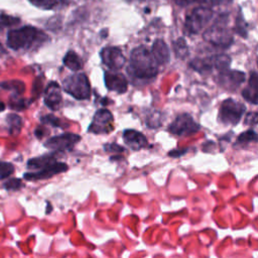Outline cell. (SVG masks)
<instances>
[{
  "mask_svg": "<svg viewBox=\"0 0 258 258\" xmlns=\"http://www.w3.org/2000/svg\"><path fill=\"white\" fill-rule=\"evenodd\" d=\"M62 88L77 100H87L91 96L90 82L84 73H75L67 77L62 82Z\"/></svg>",
  "mask_w": 258,
  "mask_h": 258,
  "instance_id": "277c9868",
  "label": "cell"
},
{
  "mask_svg": "<svg viewBox=\"0 0 258 258\" xmlns=\"http://www.w3.org/2000/svg\"><path fill=\"white\" fill-rule=\"evenodd\" d=\"M55 153H56V151L52 152V153H47V154H44V155H41V156L31 158L27 162V167L29 169H37L38 170V169H41V168L46 167L48 165H51L52 163L57 161Z\"/></svg>",
  "mask_w": 258,
  "mask_h": 258,
  "instance_id": "d6986e66",
  "label": "cell"
},
{
  "mask_svg": "<svg viewBox=\"0 0 258 258\" xmlns=\"http://www.w3.org/2000/svg\"><path fill=\"white\" fill-rule=\"evenodd\" d=\"M3 186L7 190H17L23 186V183L19 178H10L4 182Z\"/></svg>",
  "mask_w": 258,
  "mask_h": 258,
  "instance_id": "f546056e",
  "label": "cell"
},
{
  "mask_svg": "<svg viewBox=\"0 0 258 258\" xmlns=\"http://www.w3.org/2000/svg\"><path fill=\"white\" fill-rule=\"evenodd\" d=\"M68 168H69V166L67 163L56 161V162L52 163L51 165H48L41 169H38L34 172H26L23 174V177L26 180H39V179L50 178L51 176H53L55 174L67 171Z\"/></svg>",
  "mask_w": 258,
  "mask_h": 258,
  "instance_id": "7c38bea8",
  "label": "cell"
},
{
  "mask_svg": "<svg viewBox=\"0 0 258 258\" xmlns=\"http://www.w3.org/2000/svg\"><path fill=\"white\" fill-rule=\"evenodd\" d=\"M186 151H187V149H181V150L174 149V150L169 151V152H168V155H169V156H171V157H179V156L183 155Z\"/></svg>",
  "mask_w": 258,
  "mask_h": 258,
  "instance_id": "836d02e7",
  "label": "cell"
},
{
  "mask_svg": "<svg viewBox=\"0 0 258 258\" xmlns=\"http://www.w3.org/2000/svg\"><path fill=\"white\" fill-rule=\"evenodd\" d=\"M257 81H258L257 80V74H256L255 71H253L250 75L248 86L242 91V95H243L244 99L246 101L252 103L253 105H257V103H258V101H257V98H258Z\"/></svg>",
  "mask_w": 258,
  "mask_h": 258,
  "instance_id": "ac0fdd59",
  "label": "cell"
},
{
  "mask_svg": "<svg viewBox=\"0 0 258 258\" xmlns=\"http://www.w3.org/2000/svg\"><path fill=\"white\" fill-rule=\"evenodd\" d=\"M62 102L60 87L55 82H50L44 90V104L52 111L60 108Z\"/></svg>",
  "mask_w": 258,
  "mask_h": 258,
  "instance_id": "5bb4252c",
  "label": "cell"
},
{
  "mask_svg": "<svg viewBox=\"0 0 258 258\" xmlns=\"http://www.w3.org/2000/svg\"><path fill=\"white\" fill-rule=\"evenodd\" d=\"M192 2H198L203 4L204 6L212 7L216 5H222V4H228L232 2V0H192Z\"/></svg>",
  "mask_w": 258,
  "mask_h": 258,
  "instance_id": "4dcf8cb0",
  "label": "cell"
},
{
  "mask_svg": "<svg viewBox=\"0 0 258 258\" xmlns=\"http://www.w3.org/2000/svg\"><path fill=\"white\" fill-rule=\"evenodd\" d=\"M219 75L217 77V82L218 84L227 89V90H231L234 91L237 88H239L243 82L245 81V73L241 72V71H234V70H230L226 69L224 71L218 72Z\"/></svg>",
  "mask_w": 258,
  "mask_h": 258,
  "instance_id": "8fae6325",
  "label": "cell"
},
{
  "mask_svg": "<svg viewBox=\"0 0 258 258\" xmlns=\"http://www.w3.org/2000/svg\"><path fill=\"white\" fill-rule=\"evenodd\" d=\"M6 122L8 124V128H9V133L12 135H16L20 132L22 125H23V121L22 118L14 113L8 114L6 117Z\"/></svg>",
  "mask_w": 258,
  "mask_h": 258,
  "instance_id": "44dd1931",
  "label": "cell"
},
{
  "mask_svg": "<svg viewBox=\"0 0 258 258\" xmlns=\"http://www.w3.org/2000/svg\"><path fill=\"white\" fill-rule=\"evenodd\" d=\"M157 64H166L169 61V49L162 39H156L150 49Z\"/></svg>",
  "mask_w": 258,
  "mask_h": 258,
  "instance_id": "2e32d148",
  "label": "cell"
},
{
  "mask_svg": "<svg viewBox=\"0 0 258 258\" xmlns=\"http://www.w3.org/2000/svg\"><path fill=\"white\" fill-rule=\"evenodd\" d=\"M80 140H81L80 135L67 132V133H62V134L48 138L44 142V146L56 152H63V151L72 150Z\"/></svg>",
  "mask_w": 258,
  "mask_h": 258,
  "instance_id": "9c48e42d",
  "label": "cell"
},
{
  "mask_svg": "<svg viewBox=\"0 0 258 258\" xmlns=\"http://www.w3.org/2000/svg\"><path fill=\"white\" fill-rule=\"evenodd\" d=\"M245 111L246 107L243 103L231 98L226 99L222 102L219 112V120L226 125H236L241 120Z\"/></svg>",
  "mask_w": 258,
  "mask_h": 258,
  "instance_id": "8992f818",
  "label": "cell"
},
{
  "mask_svg": "<svg viewBox=\"0 0 258 258\" xmlns=\"http://www.w3.org/2000/svg\"><path fill=\"white\" fill-rule=\"evenodd\" d=\"M29 1L34 6L40 9H45V10L55 8L56 6L64 2V0H29Z\"/></svg>",
  "mask_w": 258,
  "mask_h": 258,
  "instance_id": "484cf974",
  "label": "cell"
},
{
  "mask_svg": "<svg viewBox=\"0 0 258 258\" xmlns=\"http://www.w3.org/2000/svg\"><path fill=\"white\" fill-rule=\"evenodd\" d=\"M105 85L109 91L116 92L118 94H123L127 91L128 82L124 75L118 73L117 71H107L104 75Z\"/></svg>",
  "mask_w": 258,
  "mask_h": 258,
  "instance_id": "4fadbf2b",
  "label": "cell"
},
{
  "mask_svg": "<svg viewBox=\"0 0 258 258\" xmlns=\"http://www.w3.org/2000/svg\"><path fill=\"white\" fill-rule=\"evenodd\" d=\"M256 141H257V133L252 129H249V130L243 132L237 138V144H239L241 146H244L251 142H256Z\"/></svg>",
  "mask_w": 258,
  "mask_h": 258,
  "instance_id": "d4e9b609",
  "label": "cell"
},
{
  "mask_svg": "<svg viewBox=\"0 0 258 258\" xmlns=\"http://www.w3.org/2000/svg\"><path fill=\"white\" fill-rule=\"evenodd\" d=\"M48 36L34 26H23L9 30L7 33V45L14 50L29 49L45 42Z\"/></svg>",
  "mask_w": 258,
  "mask_h": 258,
  "instance_id": "7a4b0ae2",
  "label": "cell"
},
{
  "mask_svg": "<svg viewBox=\"0 0 258 258\" xmlns=\"http://www.w3.org/2000/svg\"><path fill=\"white\" fill-rule=\"evenodd\" d=\"M189 67L201 74L211 73L216 70V55L195 58L189 62Z\"/></svg>",
  "mask_w": 258,
  "mask_h": 258,
  "instance_id": "e0dca14e",
  "label": "cell"
},
{
  "mask_svg": "<svg viewBox=\"0 0 258 258\" xmlns=\"http://www.w3.org/2000/svg\"><path fill=\"white\" fill-rule=\"evenodd\" d=\"M0 88L13 92V95H21L25 90V85L21 81L12 80V81H6L1 83Z\"/></svg>",
  "mask_w": 258,
  "mask_h": 258,
  "instance_id": "7402d4cb",
  "label": "cell"
},
{
  "mask_svg": "<svg viewBox=\"0 0 258 258\" xmlns=\"http://www.w3.org/2000/svg\"><path fill=\"white\" fill-rule=\"evenodd\" d=\"M200 130L194 118L187 113H181L175 117L173 122L168 126V131L176 136H189Z\"/></svg>",
  "mask_w": 258,
  "mask_h": 258,
  "instance_id": "52a82bcc",
  "label": "cell"
},
{
  "mask_svg": "<svg viewBox=\"0 0 258 258\" xmlns=\"http://www.w3.org/2000/svg\"><path fill=\"white\" fill-rule=\"evenodd\" d=\"M44 128H40V127H38L36 130H35V135L38 137V138H42L43 136H44V130H43Z\"/></svg>",
  "mask_w": 258,
  "mask_h": 258,
  "instance_id": "e575fe53",
  "label": "cell"
},
{
  "mask_svg": "<svg viewBox=\"0 0 258 258\" xmlns=\"http://www.w3.org/2000/svg\"><path fill=\"white\" fill-rule=\"evenodd\" d=\"M104 149L110 153H121V152L125 151V148L118 145L117 143H107V144H105Z\"/></svg>",
  "mask_w": 258,
  "mask_h": 258,
  "instance_id": "1f68e13d",
  "label": "cell"
},
{
  "mask_svg": "<svg viewBox=\"0 0 258 258\" xmlns=\"http://www.w3.org/2000/svg\"><path fill=\"white\" fill-rule=\"evenodd\" d=\"M228 16L220 15L215 22L205 30L203 36L204 39L219 47L226 48L233 43V30L228 25Z\"/></svg>",
  "mask_w": 258,
  "mask_h": 258,
  "instance_id": "3957f363",
  "label": "cell"
},
{
  "mask_svg": "<svg viewBox=\"0 0 258 258\" xmlns=\"http://www.w3.org/2000/svg\"><path fill=\"white\" fill-rule=\"evenodd\" d=\"M40 121H41L43 124H47V125H50V126H52V127H61V128L64 127V124L61 123L60 119H58L57 117H55L54 115H51V114L42 116V117L40 118Z\"/></svg>",
  "mask_w": 258,
  "mask_h": 258,
  "instance_id": "83f0119b",
  "label": "cell"
},
{
  "mask_svg": "<svg viewBox=\"0 0 258 258\" xmlns=\"http://www.w3.org/2000/svg\"><path fill=\"white\" fill-rule=\"evenodd\" d=\"M20 95H12V97L10 98V103H9V107L15 111H21L26 109L29 104L30 101L23 99L21 97H19Z\"/></svg>",
  "mask_w": 258,
  "mask_h": 258,
  "instance_id": "cb8c5ba5",
  "label": "cell"
},
{
  "mask_svg": "<svg viewBox=\"0 0 258 258\" xmlns=\"http://www.w3.org/2000/svg\"><path fill=\"white\" fill-rule=\"evenodd\" d=\"M123 139L124 142L133 150H140L148 144L146 137L141 132L134 129H126L123 132Z\"/></svg>",
  "mask_w": 258,
  "mask_h": 258,
  "instance_id": "9a60e30c",
  "label": "cell"
},
{
  "mask_svg": "<svg viewBox=\"0 0 258 258\" xmlns=\"http://www.w3.org/2000/svg\"><path fill=\"white\" fill-rule=\"evenodd\" d=\"M19 22H20V19L18 17H14L6 13H0V29L14 26Z\"/></svg>",
  "mask_w": 258,
  "mask_h": 258,
  "instance_id": "4316f807",
  "label": "cell"
},
{
  "mask_svg": "<svg viewBox=\"0 0 258 258\" xmlns=\"http://www.w3.org/2000/svg\"><path fill=\"white\" fill-rule=\"evenodd\" d=\"M100 56L104 64H106L111 71L121 70L125 62L126 58L119 47L116 46H106L100 51Z\"/></svg>",
  "mask_w": 258,
  "mask_h": 258,
  "instance_id": "30bf717a",
  "label": "cell"
},
{
  "mask_svg": "<svg viewBox=\"0 0 258 258\" xmlns=\"http://www.w3.org/2000/svg\"><path fill=\"white\" fill-rule=\"evenodd\" d=\"M173 50L176 55V57L180 59H184L186 56H188V47L184 40V38L179 37L173 42Z\"/></svg>",
  "mask_w": 258,
  "mask_h": 258,
  "instance_id": "603a6c76",
  "label": "cell"
},
{
  "mask_svg": "<svg viewBox=\"0 0 258 258\" xmlns=\"http://www.w3.org/2000/svg\"><path fill=\"white\" fill-rule=\"evenodd\" d=\"M128 72L136 79L150 80L158 73V64L151 51L144 45L135 47L130 53Z\"/></svg>",
  "mask_w": 258,
  "mask_h": 258,
  "instance_id": "6da1fadb",
  "label": "cell"
},
{
  "mask_svg": "<svg viewBox=\"0 0 258 258\" xmlns=\"http://www.w3.org/2000/svg\"><path fill=\"white\" fill-rule=\"evenodd\" d=\"M213 17V10L208 6L194 8L185 17L184 32L188 35L199 34Z\"/></svg>",
  "mask_w": 258,
  "mask_h": 258,
  "instance_id": "5b68a950",
  "label": "cell"
},
{
  "mask_svg": "<svg viewBox=\"0 0 258 258\" xmlns=\"http://www.w3.org/2000/svg\"><path fill=\"white\" fill-rule=\"evenodd\" d=\"M246 125H255L257 123V113L256 112H251L249 114L246 115L245 117V122H244Z\"/></svg>",
  "mask_w": 258,
  "mask_h": 258,
  "instance_id": "d6a6232c",
  "label": "cell"
},
{
  "mask_svg": "<svg viewBox=\"0 0 258 258\" xmlns=\"http://www.w3.org/2000/svg\"><path fill=\"white\" fill-rule=\"evenodd\" d=\"M14 172V166L10 162L0 161V179L6 178Z\"/></svg>",
  "mask_w": 258,
  "mask_h": 258,
  "instance_id": "f1b7e54d",
  "label": "cell"
},
{
  "mask_svg": "<svg viewBox=\"0 0 258 258\" xmlns=\"http://www.w3.org/2000/svg\"><path fill=\"white\" fill-rule=\"evenodd\" d=\"M5 108H6V106H5V104L3 103V102H0V112H2V111H4L5 110Z\"/></svg>",
  "mask_w": 258,
  "mask_h": 258,
  "instance_id": "d590c367",
  "label": "cell"
},
{
  "mask_svg": "<svg viewBox=\"0 0 258 258\" xmlns=\"http://www.w3.org/2000/svg\"><path fill=\"white\" fill-rule=\"evenodd\" d=\"M63 64L70 69L73 72H79L81 71V69H83V60L82 58L77 54V52H75L74 50H70L66 53L63 59Z\"/></svg>",
  "mask_w": 258,
  "mask_h": 258,
  "instance_id": "ffe728a7",
  "label": "cell"
},
{
  "mask_svg": "<svg viewBox=\"0 0 258 258\" xmlns=\"http://www.w3.org/2000/svg\"><path fill=\"white\" fill-rule=\"evenodd\" d=\"M113 120L114 117L109 110L105 108L99 109L94 115L88 132L94 134H108L114 130Z\"/></svg>",
  "mask_w": 258,
  "mask_h": 258,
  "instance_id": "ba28073f",
  "label": "cell"
}]
</instances>
